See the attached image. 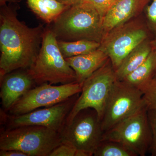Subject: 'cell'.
Returning a JSON list of instances; mask_svg holds the SVG:
<instances>
[{"label": "cell", "instance_id": "6da1fadb", "mask_svg": "<svg viewBox=\"0 0 156 156\" xmlns=\"http://www.w3.org/2000/svg\"><path fill=\"white\" fill-rule=\"evenodd\" d=\"M0 12V78L18 69L30 68L41 47L45 28L29 27L17 18L7 5Z\"/></svg>", "mask_w": 156, "mask_h": 156}, {"label": "cell", "instance_id": "7a4b0ae2", "mask_svg": "<svg viewBox=\"0 0 156 156\" xmlns=\"http://www.w3.org/2000/svg\"><path fill=\"white\" fill-rule=\"evenodd\" d=\"M103 18L94 8L78 2L69 6L52 23L51 29L57 40L72 41L88 40L100 43Z\"/></svg>", "mask_w": 156, "mask_h": 156}, {"label": "cell", "instance_id": "3957f363", "mask_svg": "<svg viewBox=\"0 0 156 156\" xmlns=\"http://www.w3.org/2000/svg\"><path fill=\"white\" fill-rule=\"evenodd\" d=\"M28 69L36 84L52 85L76 82L74 71L62 56L58 40L51 28H45L41 47L36 59Z\"/></svg>", "mask_w": 156, "mask_h": 156}, {"label": "cell", "instance_id": "277c9868", "mask_svg": "<svg viewBox=\"0 0 156 156\" xmlns=\"http://www.w3.org/2000/svg\"><path fill=\"white\" fill-rule=\"evenodd\" d=\"M62 143L59 132L41 126L7 128L0 135V150L19 151L28 156H49Z\"/></svg>", "mask_w": 156, "mask_h": 156}, {"label": "cell", "instance_id": "5b68a950", "mask_svg": "<svg viewBox=\"0 0 156 156\" xmlns=\"http://www.w3.org/2000/svg\"><path fill=\"white\" fill-rule=\"evenodd\" d=\"M116 80L115 70L109 59L83 83L81 95L69 114L65 125L69 124L79 112L88 108L95 110L101 120L111 89Z\"/></svg>", "mask_w": 156, "mask_h": 156}, {"label": "cell", "instance_id": "8992f818", "mask_svg": "<svg viewBox=\"0 0 156 156\" xmlns=\"http://www.w3.org/2000/svg\"><path fill=\"white\" fill-rule=\"evenodd\" d=\"M152 134L145 106L112 128L104 132L102 140L117 141L137 156H144L150 150Z\"/></svg>", "mask_w": 156, "mask_h": 156}, {"label": "cell", "instance_id": "52a82bcc", "mask_svg": "<svg viewBox=\"0 0 156 156\" xmlns=\"http://www.w3.org/2000/svg\"><path fill=\"white\" fill-rule=\"evenodd\" d=\"M59 133L62 142L93 156L102 141L104 131L97 112L88 108L79 112Z\"/></svg>", "mask_w": 156, "mask_h": 156}, {"label": "cell", "instance_id": "ba28073f", "mask_svg": "<svg viewBox=\"0 0 156 156\" xmlns=\"http://www.w3.org/2000/svg\"><path fill=\"white\" fill-rule=\"evenodd\" d=\"M145 106L143 92L140 89L117 80L111 89L101 120L104 132Z\"/></svg>", "mask_w": 156, "mask_h": 156}, {"label": "cell", "instance_id": "9c48e42d", "mask_svg": "<svg viewBox=\"0 0 156 156\" xmlns=\"http://www.w3.org/2000/svg\"><path fill=\"white\" fill-rule=\"evenodd\" d=\"M148 37L144 26L137 22L128 21L105 34L98 49L107 55L115 71L125 57Z\"/></svg>", "mask_w": 156, "mask_h": 156}, {"label": "cell", "instance_id": "30bf717a", "mask_svg": "<svg viewBox=\"0 0 156 156\" xmlns=\"http://www.w3.org/2000/svg\"><path fill=\"white\" fill-rule=\"evenodd\" d=\"M83 83L54 86L44 83L33 88L9 111L12 116L24 114L41 107H48L69 99L81 92Z\"/></svg>", "mask_w": 156, "mask_h": 156}, {"label": "cell", "instance_id": "8fae6325", "mask_svg": "<svg viewBox=\"0 0 156 156\" xmlns=\"http://www.w3.org/2000/svg\"><path fill=\"white\" fill-rule=\"evenodd\" d=\"M76 100L75 95L53 106L19 115L11 116L8 120V128L26 126H41L59 132L65 125L68 115Z\"/></svg>", "mask_w": 156, "mask_h": 156}, {"label": "cell", "instance_id": "7c38bea8", "mask_svg": "<svg viewBox=\"0 0 156 156\" xmlns=\"http://www.w3.org/2000/svg\"><path fill=\"white\" fill-rule=\"evenodd\" d=\"M36 85L28 69H18L1 79L0 97L5 110L9 109L29 90Z\"/></svg>", "mask_w": 156, "mask_h": 156}, {"label": "cell", "instance_id": "4fadbf2b", "mask_svg": "<svg viewBox=\"0 0 156 156\" xmlns=\"http://www.w3.org/2000/svg\"><path fill=\"white\" fill-rule=\"evenodd\" d=\"M150 0H117L104 17L103 35L142 12Z\"/></svg>", "mask_w": 156, "mask_h": 156}, {"label": "cell", "instance_id": "5bb4252c", "mask_svg": "<svg viewBox=\"0 0 156 156\" xmlns=\"http://www.w3.org/2000/svg\"><path fill=\"white\" fill-rule=\"evenodd\" d=\"M75 73L76 82L83 83L108 60L107 55L98 49L83 55L66 58Z\"/></svg>", "mask_w": 156, "mask_h": 156}, {"label": "cell", "instance_id": "9a60e30c", "mask_svg": "<svg viewBox=\"0 0 156 156\" xmlns=\"http://www.w3.org/2000/svg\"><path fill=\"white\" fill-rule=\"evenodd\" d=\"M151 50V41L148 39L134 48L115 71L117 80H122L139 67L145 61Z\"/></svg>", "mask_w": 156, "mask_h": 156}, {"label": "cell", "instance_id": "2e32d148", "mask_svg": "<svg viewBox=\"0 0 156 156\" xmlns=\"http://www.w3.org/2000/svg\"><path fill=\"white\" fill-rule=\"evenodd\" d=\"M156 70V51L152 49L147 58L134 71L122 80L141 91L154 77Z\"/></svg>", "mask_w": 156, "mask_h": 156}, {"label": "cell", "instance_id": "e0dca14e", "mask_svg": "<svg viewBox=\"0 0 156 156\" xmlns=\"http://www.w3.org/2000/svg\"><path fill=\"white\" fill-rule=\"evenodd\" d=\"M29 9L48 23H52L69 5L58 0H27Z\"/></svg>", "mask_w": 156, "mask_h": 156}, {"label": "cell", "instance_id": "ac0fdd59", "mask_svg": "<svg viewBox=\"0 0 156 156\" xmlns=\"http://www.w3.org/2000/svg\"><path fill=\"white\" fill-rule=\"evenodd\" d=\"M58 48L65 58L87 54L99 48L100 43L88 40L72 41L58 40Z\"/></svg>", "mask_w": 156, "mask_h": 156}, {"label": "cell", "instance_id": "d6986e66", "mask_svg": "<svg viewBox=\"0 0 156 156\" xmlns=\"http://www.w3.org/2000/svg\"><path fill=\"white\" fill-rule=\"evenodd\" d=\"M93 155L95 156H137L126 146L117 141L102 140Z\"/></svg>", "mask_w": 156, "mask_h": 156}, {"label": "cell", "instance_id": "ffe728a7", "mask_svg": "<svg viewBox=\"0 0 156 156\" xmlns=\"http://www.w3.org/2000/svg\"><path fill=\"white\" fill-rule=\"evenodd\" d=\"M141 91L147 110H156V78L151 80Z\"/></svg>", "mask_w": 156, "mask_h": 156}, {"label": "cell", "instance_id": "44dd1931", "mask_svg": "<svg viewBox=\"0 0 156 156\" xmlns=\"http://www.w3.org/2000/svg\"><path fill=\"white\" fill-rule=\"evenodd\" d=\"M117 0H81L82 2L89 4L98 12L103 18L108 11L113 5Z\"/></svg>", "mask_w": 156, "mask_h": 156}, {"label": "cell", "instance_id": "7402d4cb", "mask_svg": "<svg viewBox=\"0 0 156 156\" xmlns=\"http://www.w3.org/2000/svg\"><path fill=\"white\" fill-rule=\"evenodd\" d=\"M148 26L156 37V0H153L151 4L146 9Z\"/></svg>", "mask_w": 156, "mask_h": 156}, {"label": "cell", "instance_id": "603a6c76", "mask_svg": "<svg viewBox=\"0 0 156 156\" xmlns=\"http://www.w3.org/2000/svg\"><path fill=\"white\" fill-rule=\"evenodd\" d=\"M76 151L72 145L62 142L51 152L49 156H76Z\"/></svg>", "mask_w": 156, "mask_h": 156}, {"label": "cell", "instance_id": "cb8c5ba5", "mask_svg": "<svg viewBox=\"0 0 156 156\" xmlns=\"http://www.w3.org/2000/svg\"><path fill=\"white\" fill-rule=\"evenodd\" d=\"M147 116L152 134L151 145L149 151L152 153L156 151V110H147Z\"/></svg>", "mask_w": 156, "mask_h": 156}, {"label": "cell", "instance_id": "d4e9b609", "mask_svg": "<svg viewBox=\"0 0 156 156\" xmlns=\"http://www.w3.org/2000/svg\"><path fill=\"white\" fill-rule=\"evenodd\" d=\"M1 156H28L26 154L17 150H0Z\"/></svg>", "mask_w": 156, "mask_h": 156}, {"label": "cell", "instance_id": "484cf974", "mask_svg": "<svg viewBox=\"0 0 156 156\" xmlns=\"http://www.w3.org/2000/svg\"><path fill=\"white\" fill-rule=\"evenodd\" d=\"M58 1L67 5L71 6L78 3L81 0H58Z\"/></svg>", "mask_w": 156, "mask_h": 156}, {"label": "cell", "instance_id": "4316f807", "mask_svg": "<svg viewBox=\"0 0 156 156\" xmlns=\"http://www.w3.org/2000/svg\"><path fill=\"white\" fill-rule=\"evenodd\" d=\"M20 0H0L1 6L6 5L7 3H15L19 2Z\"/></svg>", "mask_w": 156, "mask_h": 156}, {"label": "cell", "instance_id": "83f0119b", "mask_svg": "<svg viewBox=\"0 0 156 156\" xmlns=\"http://www.w3.org/2000/svg\"><path fill=\"white\" fill-rule=\"evenodd\" d=\"M151 46L152 49L155 50L156 51V37H155V38L151 40ZM154 78H156V70Z\"/></svg>", "mask_w": 156, "mask_h": 156}, {"label": "cell", "instance_id": "f1b7e54d", "mask_svg": "<svg viewBox=\"0 0 156 156\" xmlns=\"http://www.w3.org/2000/svg\"><path fill=\"white\" fill-rule=\"evenodd\" d=\"M152 154V155L156 156V151H155Z\"/></svg>", "mask_w": 156, "mask_h": 156}]
</instances>
